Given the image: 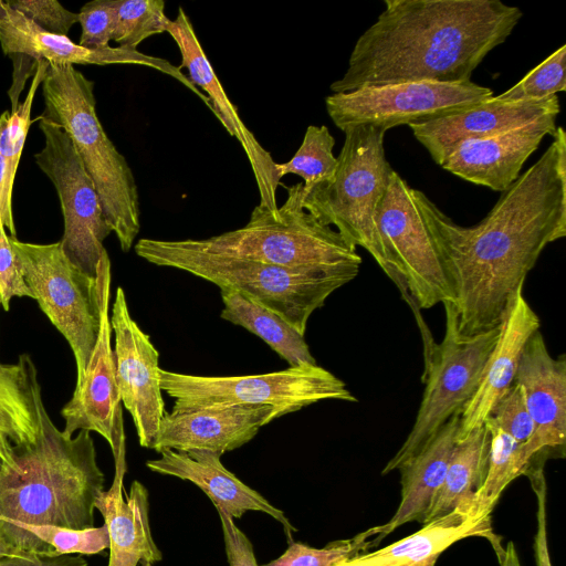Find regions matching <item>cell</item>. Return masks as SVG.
Listing matches in <instances>:
<instances>
[{
    "mask_svg": "<svg viewBox=\"0 0 566 566\" xmlns=\"http://www.w3.org/2000/svg\"><path fill=\"white\" fill-rule=\"evenodd\" d=\"M109 322L115 335L113 352L120 401L133 418L139 444L153 449L166 413L159 385V354L132 317L120 286L116 290Z\"/></svg>",
    "mask_w": 566,
    "mask_h": 566,
    "instance_id": "15",
    "label": "cell"
},
{
    "mask_svg": "<svg viewBox=\"0 0 566 566\" xmlns=\"http://www.w3.org/2000/svg\"><path fill=\"white\" fill-rule=\"evenodd\" d=\"M44 409L31 357L23 354L18 363H0V459L4 465L13 464L15 450L38 442Z\"/></svg>",
    "mask_w": 566,
    "mask_h": 566,
    "instance_id": "27",
    "label": "cell"
},
{
    "mask_svg": "<svg viewBox=\"0 0 566 566\" xmlns=\"http://www.w3.org/2000/svg\"><path fill=\"white\" fill-rule=\"evenodd\" d=\"M3 175H4V161L0 154V192H1L2 182H3Z\"/></svg>",
    "mask_w": 566,
    "mask_h": 566,
    "instance_id": "45",
    "label": "cell"
},
{
    "mask_svg": "<svg viewBox=\"0 0 566 566\" xmlns=\"http://www.w3.org/2000/svg\"><path fill=\"white\" fill-rule=\"evenodd\" d=\"M169 22L161 0H116L112 40L119 48L137 50L147 38L167 32Z\"/></svg>",
    "mask_w": 566,
    "mask_h": 566,
    "instance_id": "33",
    "label": "cell"
},
{
    "mask_svg": "<svg viewBox=\"0 0 566 566\" xmlns=\"http://www.w3.org/2000/svg\"><path fill=\"white\" fill-rule=\"evenodd\" d=\"M492 96L491 88L472 81H422L333 93L325 98V105L329 118L343 132L364 125L387 132L468 109Z\"/></svg>",
    "mask_w": 566,
    "mask_h": 566,
    "instance_id": "13",
    "label": "cell"
},
{
    "mask_svg": "<svg viewBox=\"0 0 566 566\" xmlns=\"http://www.w3.org/2000/svg\"><path fill=\"white\" fill-rule=\"evenodd\" d=\"M335 139L329 129L322 125H310L294 156L286 163L275 164L279 179L289 174L303 179V192L329 181L336 170L337 157L333 154Z\"/></svg>",
    "mask_w": 566,
    "mask_h": 566,
    "instance_id": "32",
    "label": "cell"
},
{
    "mask_svg": "<svg viewBox=\"0 0 566 566\" xmlns=\"http://www.w3.org/2000/svg\"><path fill=\"white\" fill-rule=\"evenodd\" d=\"M556 128V118H549L492 137L467 139L440 166L467 181L503 192L518 178L543 138L553 136Z\"/></svg>",
    "mask_w": 566,
    "mask_h": 566,
    "instance_id": "21",
    "label": "cell"
},
{
    "mask_svg": "<svg viewBox=\"0 0 566 566\" xmlns=\"http://www.w3.org/2000/svg\"><path fill=\"white\" fill-rule=\"evenodd\" d=\"M159 454L158 459L146 462L150 471L193 483L211 500L218 513L233 520L240 518L248 511L265 513L282 524L289 543L293 542V533L297 530L283 511L226 469L220 454L203 450L185 452L170 449H164Z\"/></svg>",
    "mask_w": 566,
    "mask_h": 566,
    "instance_id": "22",
    "label": "cell"
},
{
    "mask_svg": "<svg viewBox=\"0 0 566 566\" xmlns=\"http://www.w3.org/2000/svg\"><path fill=\"white\" fill-rule=\"evenodd\" d=\"M444 336L424 361L422 399L406 440L387 462L382 474L398 470L415 457L474 395L488 359L497 342L500 326L474 335L458 327L454 304L443 302Z\"/></svg>",
    "mask_w": 566,
    "mask_h": 566,
    "instance_id": "10",
    "label": "cell"
},
{
    "mask_svg": "<svg viewBox=\"0 0 566 566\" xmlns=\"http://www.w3.org/2000/svg\"><path fill=\"white\" fill-rule=\"evenodd\" d=\"M333 93L403 82L457 83L505 42L521 18L500 0H385Z\"/></svg>",
    "mask_w": 566,
    "mask_h": 566,
    "instance_id": "2",
    "label": "cell"
},
{
    "mask_svg": "<svg viewBox=\"0 0 566 566\" xmlns=\"http://www.w3.org/2000/svg\"><path fill=\"white\" fill-rule=\"evenodd\" d=\"M167 32L176 42L181 55V64L178 69H187L189 81L207 94L217 118L242 146L260 193L259 205L276 210L279 207L276 189L280 185L275 170L276 163L240 118L237 107L229 99L216 75L189 17L181 7L176 18L170 20Z\"/></svg>",
    "mask_w": 566,
    "mask_h": 566,
    "instance_id": "17",
    "label": "cell"
},
{
    "mask_svg": "<svg viewBox=\"0 0 566 566\" xmlns=\"http://www.w3.org/2000/svg\"><path fill=\"white\" fill-rule=\"evenodd\" d=\"M541 321L521 289L500 325L497 342L478 388L460 413L457 441L484 424L497 400L514 384L522 352Z\"/></svg>",
    "mask_w": 566,
    "mask_h": 566,
    "instance_id": "24",
    "label": "cell"
},
{
    "mask_svg": "<svg viewBox=\"0 0 566 566\" xmlns=\"http://www.w3.org/2000/svg\"><path fill=\"white\" fill-rule=\"evenodd\" d=\"M35 120L44 146L34 155V161L57 192L64 220L62 250L83 273L96 277L98 262L107 252L103 242L112 229L95 186L67 133L42 116Z\"/></svg>",
    "mask_w": 566,
    "mask_h": 566,
    "instance_id": "12",
    "label": "cell"
},
{
    "mask_svg": "<svg viewBox=\"0 0 566 566\" xmlns=\"http://www.w3.org/2000/svg\"><path fill=\"white\" fill-rule=\"evenodd\" d=\"M531 482L537 501V528L534 537V553L537 566H552L546 526V494L547 485L544 475V468H537L525 474Z\"/></svg>",
    "mask_w": 566,
    "mask_h": 566,
    "instance_id": "40",
    "label": "cell"
},
{
    "mask_svg": "<svg viewBox=\"0 0 566 566\" xmlns=\"http://www.w3.org/2000/svg\"><path fill=\"white\" fill-rule=\"evenodd\" d=\"M388 263V276L398 286L417 319L424 346L433 343L420 310L454 295L442 255L417 207L412 188L395 170L375 216Z\"/></svg>",
    "mask_w": 566,
    "mask_h": 566,
    "instance_id": "9",
    "label": "cell"
},
{
    "mask_svg": "<svg viewBox=\"0 0 566 566\" xmlns=\"http://www.w3.org/2000/svg\"><path fill=\"white\" fill-rule=\"evenodd\" d=\"M2 465H3V462H2V460L0 459V469L2 468Z\"/></svg>",
    "mask_w": 566,
    "mask_h": 566,
    "instance_id": "46",
    "label": "cell"
},
{
    "mask_svg": "<svg viewBox=\"0 0 566 566\" xmlns=\"http://www.w3.org/2000/svg\"><path fill=\"white\" fill-rule=\"evenodd\" d=\"M159 385L175 399L174 411L271 406L280 418L324 400L357 401L342 379L317 364L245 376H196L160 368Z\"/></svg>",
    "mask_w": 566,
    "mask_h": 566,
    "instance_id": "8",
    "label": "cell"
},
{
    "mask_svg": "<svg viewBox=\"0 0 566 566\" xmlns=\"http://www.w3.org/2000/svg\"><path fill=\"white\" fill-rule=\"evenodd\" d=\"M484 424L490 431V453L485 480L473 503L472 514L475 517H491L506 486L520 475H525L528 468L523 444L490 419H486Z\"/></svg>",
    "mask_w": 566,
    "mask_h": 566,
    "instance_id": "31",
    "label": "cell"
},
{
    "mask_svg": "<svg viewBox=\"0 0 566 566\" xmlns=\"http://www.w3.org/2000/svg\"><path fill=\"white\" fill-rule=\"evenodd\" d=\"M28 556H34V555H29L27 553H23L17 548H14L12 545L7 543L0 536V559L6 558V557H28Z\"/></svg>",
    "mask_w": 566,
    "mask_h": 566,
    "instance_id": "44",
    "label": "cell"
},
{
    "mask_svg": "<svg viewBox=\"0 0 566 566\" xmlns=\"http://www.w3.org/2000/svg\"><path fill=\"white\" fill-rule=\"evenodd\" d=\"M9 240L33 298L67 340L76 364V385L84 376L99 331V289L96 277L76 268L61 243Z\"/></svg>",
    "mask_w": 566,
    "mask_h": 566,
    "instance_id": "11",
    "label": "cell"
},
{
    "mask_svg": "<svg viewBox=\"0 0 566 566\" xmlns=\"http://www.w3.org/2000/svg\"><path fill=\"white\" fill-rule=\"evenodd\" d=\"M229 566H259L253 545L248 536L235 525L234 520L218 513Z\"/></svg>",
    "mask_w": 566,
    "mask_h": 566,
    "instance_id": "41",
    "label": "cell"
},
{
    "mask_svg": "<svg viewBox=\"0 0 566 566\" xmlns=\"http://www.w3.org/2000/svg\"><path fill=\"white\" fill-rule=\"evenodd\" d=\"M0 45L2 52L13 60L30 57L51 64H142L164 72L190 88L197 96L199 90L178 66L165 60L144 55L137 50L108 48L94 51L74 43L67 35L46 32L0 0Z\"/></svg>",
    "mask_w": 566,
    "mask_h": 566,
    "instance_id": "19",
    "label": "cell"
},
{
    "mask_svg": "<svg viewBox=\"0 0 566 566\" xmlns=\"http://www.w3.org/2000/svg\"><path fill=\"white\" fill-rule=\"evenodd\" d=\"M371 539L373 533L368 528L352 538L329 543L323 548L291 542L280 557L262 566H334L346 558L368 552L373 547Z\"/></svg>",
    "mask_w": 566,
    "mask_h": 566,
    "instance_id": "35",
    "label": "cell"
},
{
    "mask_svg": "<svg viewBox=\"0 0 566 566\" xmlns=\"http://www.w3.org/2000/svg\"><path fill=\"white\" fill-rule=\"evenodd\" d=\"M99 289V331L82 381L62 408L63 432H96L109 444L113 455L125 446L122 401L116 382L114 352L111 346L109 296L111 261L105 252L97 265Z\"/></svg>",
    "mask_w": 566,
    "mask_h": 566,
    "instance_id": "14",
    "label": "cell"
},
{
    "mask_svg": "<svg viewBox=\"0 0 566 566\" xmlns=\"http://www.w3.org/2000/svg\"><path fill=\"white\" fill-rule=\"evenodd\" d=\"M460 413L454 415L400 471V503L385 524L371 527V546H377L396 528L410 522L423 524L434 494L443 482L457 443Z\"/></svg>",
    "mask_w": 566,
    "mask_h": 566,
    "instance_id": "26",
    "label": "cell"
},
{
    "mask_svg": "<svg viewBox=\"0 0 566 566\" xmlns=\"http://www.w3.org/2000/svg\"><path fill=\"white\" fill-rule=\"evenodd\" d=\"M492 97L468 109L412 123L409 127L415 138L440 166L463 140L492 137L556 118L560 111L557 95L511 103L497 102Z\"/></svg>",
    "mask_w": 566,
    "mask_h": 566,
    "instance_id": "18",
    "label": "cell"
},
{
    "mask_svg": "<svg viewBox=\"0 0 566 566\" xmlns=\"http://www.w3.org/2000/svg\"><path fill=\"white\" fill-rule=\"evenodd\" d=\"M385 133L369 125L345 129L333 178L304 195L302 205L321 223L336 227L349 245L364 248L388 274L375 220L394 171L385 155Z\"/></svg>",
    "mask_w": 566,
    "mask_h": 566,
    "instance_id": "7",
    "label": "cell"
},
{
    "mask_svg": "<svg viewBox=\"0 0 566 566\" xmlns=\"http://www.w3.org/2000/svg\"><path fill=\"white\" fill-rule=\"evenodd\" d=\"M515 382L533 422V434L523 444L527 473L551 458H564L566 447V357L551 355L539 329L522 352Z\"/></svg>",
    "mask_w": 566,
    "mask_h": 566,
    "instance_id": "16",
    "label": "cell"
},
{
    "mask_svg": "<svg viewBox=\"0 0 566 566\" xmlns=\"http://www.w3.org/2000/svg\"><path fill=\"white\" fill-rule=\"evenodd\" d=\"M482 537L493 546L497 560L504 547L492 528L491 517H472L453 511L382 548L360 553L334 566H436L440 555L454 543Z\"/></svg>",
    "mask_w": 566,
    "mask_h": 566,
    "instance_id": "25",
    "label": "cell"
},
{
    "mask_svg": "<svg viewBox=\"0 0 566 566\" xmlns=\"http://www.w3.org/2000/svg\"><path fill=\"white\" fill-rule=\"evenodd\" d=\"M135 252L155 265L178 269L220 289L241 292L281 316L302 335L310 316L332 293L358 274L348 270L287 268L213 254L188 248L181 240L140 239Z\"/></svg>",
    "mask_w": 566,
    "mask_h": 566,
    "instance_id": "5",
    "label": "cell"
},
{
    "mask_svg": "<svg viewBox=\"0 0 566 566\" xmlns=\"http://www.w3.org/2000/svg\"><path fill=\"white\" fill-rule=\"evenodd\" d=\"M103 491L91 432L67 436L44 409L38 442L15 450L13 464L0 469V523L93 527Z\"/></svg>",
    "mask_w": 566,
    "mask_h": 566,
    "instance_id": "3",
    "label": "cell"
},
{
    "mask_svg": "<svg viewBox=\"0 0 566 566\" xmlns=\"http://www.w3.org/2000/svg\"><path fill=\"white\" fill-rule=\"evenodd\" d=\"M276 210L254 207L245 226L181 242L193 250L287 268L359 272L361 258L332 227L303 208V184L286 188Z\"/></svg>",
    "mask_w": 566,
    "mask_h": 566,
    "instance_id": "6",
    "label": "cell"
},
{
    "mask_svg": "<svg viewBox=\"0 0 566 566\" xmlns=\"http://www.w3.org/2000/svg\"><path fill=\"white\" fill-rule=\"evenodd\" d=\"M488 419L521 444H525L533 434L524 394L515 381L497 400Z\"/></svg>",
    "mask_w": 566,
    "mask_h": 566,
    "instance_id": "37",
    "label": "cell"
},
{
    "mask_svg": "<svg viewBox=\"0 0 566 566\" xmlns=\"http://www.w3.org/2000/svg\"><path fill=\"white\" fill-rule=\"evenodd\" d=\"M48 66L46 61L36 62L34 77L23 103L19 104L14 112L6 111L0 115V154L4 161L0 217L7 232L9 231L8 234L13 238H17V233L12 214V189L29 127L36 122L31 119L33 98L43 82Z\"/></svg>",
    "mask_w": 566,
    "mask_h": 566,
    "instance_id": "30",
    "label": "cell"
},
{
    "mask_svg": "<svg viewBox=\"0 0 566 566\" xmlns=\"http://www.w3.org/2000/svg\"><path fill=\"white\" fill-rule=\"evenodd\" d=\"M0 305H1V297H0Z\"/></svg>",
    "mask_w": 566,
    "mask_h": 566,
    "instance_id": "47",
    "label": "cell"
},
{
    "mask_svg": "<svg viewBox=\"0 0 566 566\" xmlns=\"http://www.w3.org/2000/svg\"><path fill=\"white\" fill-rule=\"evenodd\" d=\"M566 44L530 71L514 86L492 98L511 103L541 99L566 90Z\"/></svg>",
    "mask_w": 566,
    "mask_h": 566,
    "instance_id": "34",
    "label": "cell"
},
{
    "mask_svg": "<svg viewBox=\"0 0 566 566\" xmlns=\"http://www.w3.org/2000/svg\"><path fill=\"white\" fill-rule=\"evenodd\" d=\"M279 418L271 406H229L166 412L153 449L203 450L222 455L251 441L261 429Z\"/></svg>",
    "mask_w": 566,
    "mask_h": 566,
    "instance_id": "20",
    "label": "cell"
},
{
    "mask_svg": "<svg viewBox=\"0 0 566 566\" xmlns=\"http://www.w3.org/2000/svg\"><path fill=\"white\" fill-rule=\"evenodd\" d=\"M114 460L113 483L95 503V510L102 514L109 535L107 566H153L163 559V554L150 532L148 491L135 480L129 493H126L125 447L118 450Z\"/></svg>",
    "mask_w": 566,
    "mask_h": 566,
    "instance_id": "23",
    "label": "cell"
},
{
    "mask_svg": "<svg viewBox=\"0 0 566 566\" xmlns=\"http://www.w3.org/2000/svg\"><path fill=\"white\" fill-rule=\"evenodd\" d=\"M13 296H28L33 298L20 271L17 256L9 240V234L0 217V297L1 306L4 311H9L10 302Z\"/></svg>",
    "mask_w": 566,
    "mask_h": 566,
    "instance_id": "39",
    "label": "cell"
},
{
    "mask_svg": "<svg viewBox=\"0 0 566 566\" xmlns=\"http://www.w3.org/2000/svg\"><path fill=\"white\" fill-rule=\"evenodd\" d=\"M40 116L62 127L91 177L104 217L128 252L140 230L137 184L126 158L108 138L96 113L94 82L71 64H51L42 82Z\"/></svg>",
    "mask_w": 566,
    "mask_h": 566,
    "instance_id": "4",
    "label": "cell"
},
{
    "mask_svg": "<svg viewBox=\"0 0 566 566\" xmlns=\"http://www.w3.org/2000/svg\"><path fill=\"white\" fill-rule=\"evenodd\" d=\"M417 207L444 261L463 335L501 325L543 250L566 235V135L557 127L541 158L476 224L463 227L422 191Z\"/></svg>",
    "mask_w": 566,
    "mask_h": 566,
    "instance_id": "1",
    "label": "cell"
},
{
    "mask_svg": "<svg viewBox=\"0 0 566 566\" xmlns=\"http://www.w3.org/2000/svg\"><path fill=\"white\" fill-rule=\"evenodd\" d=\"M221 318L242 326L264 340L290 367L316 364L304 335L281 316L250 296L232 289H220Z\"/></svg>",
    "mask_w": 566,
    "mask_h": 566,
    "instance_id": "29",
    "label": "cell"
},
{
    "mask_svg": "<svg viewBox=\"0 0 566 566\" xmlns=\"http://www.w3.org/2000/svg\"><path fill=\"white\" fill-rule=\"evenodd\" d=\"M0 566H87V562L83 557L73 554L59 556L34 555L1 558Z\"/></svg>",
    "mask_w": 566,
    "mask_h": 566,
    "instance_id": "42",
    "label": "cell"
},
{
    "mask_svg": "<svg viewBox=\"0 0 566 566\" xmlns=\"http://www.w3.org/2000/svg\"><path fill=\"white\" fill-rule=\"evenodd\" d=\"M500 566H521L518 554L513 542H509L504 547Z\"/></svg>",
    "mask_w": 566,
    "mask_h": 566,
    "instance_id": "43",
    "label": "cell"
},
{
    "mask_svg": "<svg viewBox=\"0 0 566 566\" xmlns=\"http://www.w3.org/2000/svg\"><path fill=\"white\" fill-rule=\"evenodd\" d=\"M490 431L485 424L457 441L442 484L433 496L423 524L453 511L472 517L475 495L485 480Z\"/></svg>",
    "mask_w": 566,
    "mask_h": 566,
    "instance_id": "28",
    "label": "cell"
},
{
    "mask_svg": "<svg viewBox=\"0 0 566 566\" xmlns=\"http://www.w3.org/2000/svg\"><path fill=\"white\" fill-rule=\"evenodd\" d=\"M77 15L82 29L78 45L94 51L111 48L109 42L113 39L115 25L116 0L90 1L81 8Z\"/></svg>",
    "mask_w": 566,
    "mask_h": 566,
    "instance_id": "36",
    "label": "cell"
},
{
    "mask_svg": "<svg viewBox=\"0 0 566 566\" xmlns=\"http://www.w3.org/2000/svg\"><path fill=\"white\" fill-rule=\"evenodd\" d=\"M6 3L50 33L67 35L71 28L78 23L77 13L65 9L56 0H9Z\"/></svg>",
    "mask_w": 566,
    "mask_h": 566,
    "instance_id": "38",
    "label": "cell"
}]
</instances>
